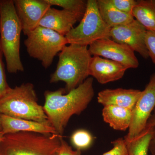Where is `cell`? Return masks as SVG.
I'll return each mask as SVG.
<instances>
[{
  "label": "cell",
  "instance_id": "6da1fadb",
  "mask_svg": "<svg viewBox=\"0 0 155 155\" xmlns=\"http://www.w3.org/2000/svg\"><path fill=\"white\" fill-rule=\"evenodd\" d=\"M65 89L46 91L43 106L51 125L58 135L62 136L69 119L86 109L93 98V78H88L76 88L64 94Z\"/></svg>",
  "mask_w": 155,
  "mask_h": 155
},
{
  "label": "cell",
  "instance_id": "7a4b0ae2",
  "mask_svg": "<svg viewBox=\"0 0 155 155\" xmlns=\"http://www.w3.org/2000/svg\"><path fill=\"white\" fill-rule=\"evenodd\" d=\"M57 68L51 75V83L63 81L69 92L83 83L89 75L92 55L87 46L69 44L59 54Z\"/></svg>",
  "mask_w": 155,
  "mask_h": 155
},
{
  "label": "cell",
  "instance_id": "3957f363",
  "mask_svg": "<svg viewBox=\"0 0 155 155\" xmlns=\"http://www.w3.org/2000/svg\"><path fill=\"white\" fill-rule=\"evenodd\" d=\"M0 48L5 59L8 72H23L20 55V38L22 31L14 1L0 0Z\"/></svg>",
  "mask_w": 155,
  "mask_h": 155
},
{
  "label": "cell",
  "instance_id": "277c9868",
  "mask_svg": "<svg viewBox=\"0 0 155 155\" xmlns=\"http://www.w3.org/2000/svg\"><path fill=\"white\" fill-rule=\"evenodd\" d=\"M0 113L14 118L50 124L43 107L38 102L34 86L31 83L10 87L0 97Z\"/></svg>",
  "mask_w": 155,
  "mask_h": 155
},
{
  "label": "cell",
  "instance_id": "5b68a950",
  "mask_svg": "<svg viewBox=\"0 0 155 155\" xmlns=\"http://www.w3.org/2000/svg\"><path fill=\"white\" fill-rule=\"evenodd\" d=\"M61 137L27 132L5 134L0 155H58Z\"/></svg>",
  "mask_w": 155,
  "mask_h": 155
},
{
  "label": "cell",
  "instance_id": "8992f818",
  "mask_svg": "<svg viewBox=\"0 0 155 155\" xmlns=\"http://www.w3.org/2000/svg\"><path fill=\"white\" fill-rule=\"evenodd\" d=\"M24 41L28 54L49 68L54 58L68 44L66 36L51 29L38 26L26 35Z\"/></svg>",
  "mask_w": 155,
  "mask_h": 155
},
{
  "label": "cell",
  "instance_id": "52a82bcc",
  "mask_svg": "<svg viewBox=\"0 0 155 155\" xmlns=\"http://www.w3.org/2000/svg\"><path fill=\"white\" fill-rule=\"evenodd\" d=\"M110 30L100 15L96 0H88L80 23L65 36L68 44L87 46L97 41L110 38Z\"/></svg>",
  "mask_w": 155,
  "mask_h": 155
},
{
  "label": "cell",
  "instance_id": "ba28073f",
  "mask_svg": "<svg viewBox=\"0 0 155 155\" xmlns=\"http://www.w3.org/2000/svg\"><path fill=\"white\" fill-rule=\"evenodd\" d=\"M155 108V73L136 103L132 110V117L127 135L124 139L130 140L144 130Z\"/></svg>",
  "mask_w": 155,
  "mask_h": 155
},
{
  "label": "cell",
  "instance_id": "9c48e42d",
  "mask_svg": "<svg viewBox=\"0 0 155 155\" xmlns=\"http://www.w3.org/2000/svg\"><path fill=\"white\" fill-rule=\"evenodd\" d=\"M88 49L91 55L99 56L118 62L127 69H135L139 65L133 50L110 38L97 41L89 46Z\"/></svg>",
  "mask_w": 155,
  "mask_h": 155
},
{
  "label": "cell",
  "instance_id": "30bf717a",
  "mask_svg": "<svg viewBox=\"0 0 155 155\" xmlns=\"http://www.w3.org/2000/svg\"><path fill=\"white\" fill-rule=\"evenodd\" d=\"M147 31L143 26L134 19L130 23L111 28L110 38L127 45L147 59L149 57L145 43Z\"/></svg>",
  "mask_w": 155,
  "mask_h": 155
},
{
  "label": "cell",
  "instance_id": "8fae6325",
  "mask_svg": "<svg viewBox=\"0 0 155 155\" xmlns=\"http://www.w3.org/2000/svg\"><path fill=\"white\" fill-rule=\"evenodd\" d=\"M14 2L22 31L25 35L38 27L46 12L51 7L46 0H14Z\"/></svg>",
  "mask_w": 155,
  "mask_h": 155
},
{
  "label": "cell",
  "instance_id": "7c38bea8",
  "mask_svg": "<svg viewBox=\"0 0 155 155\" xmlns=\"http://www.w3.org/2000/svg\"><path fill=\"white\" fill-rule=\"evenodd\" d=\"M128 69L124 65L115 61L94 56L89 68V75L101 84L113 82L122 78Z\"/></svg>",
  "mask_w": 155,
  "mask_h": 155
},
{
  "label": "cell",
  "instance_id": "4fadbf2b",
  "mask_svg": "<svg viewBox=\"0 0 155 155\" xmlns=\"http://www.w3.org/2000/svg\"><path fill=\"white\" fill-rule=\"evenodd\" d=\"M82 18L73 12L51 7L42 18L39 26L51 29L66 36L74 28L75 23Z\"/></svg>",
  "mask_w": 155,
  "mask_h": 155
},
{
  "label": "cell",
  "instance_id": "5bb4252c",
  "mask_svg": "<svg viewBox=\"0 0 155 155\" xmlns=\"http://www.w3.org/2000/svg\"><path fill=\"white\" fill-rule=\"evenodd\" d=\"M142 91L132 89H107L99 92L98 102L104 106H114L133 110Z\"/></svg>",
  "mask_w": 155,
  "mask_h": 155
},
{
  "label": "cell",
  "instance_id": "9a60e30c",
  "mask_svg": "<svg viewBox=\"0 0 155 155\" xmlns=\"http://www.w3.org/2000/svg\"><path fill=\"white\" fill-rule=\"evenodd\" d=\"M2 132L4 135L19 132H34L41 134H58L49 124L18 119L1 115Z\"/></svg>",
  "mask_w": 155,
  "mask_h": 155
},
{
  "label": "cell",
  "instance_id": "2e32d148",
  "mask_svg": "<svg viewBox=\"0 0 155 155\" xmlns=\"http://www.w3.org/2000/svg\"><path fill=\"white\" fill-rule=\"evenodd\" d=\"M102 116L104 122L115 130H125L130 126L132 110L116 106H105Z\"/></svg>",
  "mask_w": 155,
  "mask_h": 155
},
{
  "label": "cell",
  "instance_id": "e0dca14e",
  "mask_svg": "<svg viewBox=\"0 0 155 155\" xmlns=\"http://www.w3.org/2000/svg\"><path fill=\"white\" fill-rule=\"evenodd\" d=\"M97 2L102 19L111 28L127 24L134 19L132 14L119 11L112 5L108 0H97Z\"/></svg>",
  "mask_w": 155,
  "mask_h": 155
},
{
  "label": "cell",
  "instance_id": "ac0fdd59",
  "mask_svg": "<svg viewBox=\"0 0 155 155\" xmlns=\"http://www.w3.org/2000/svg\"><path fill=\"white\" fill-rule=\"evenodd\" d=\"M132 14L147 31L155 32V0H139Z\"/></svg>",
  "mask_w": 155,
  "mask_h": 155
},
{
  "label": "cell",
  "instance_id": "d6986e66",
  "mask_svg": "<svg viewBox=\"0 0 155 155\" xmlns=\"http://www.w3.org/2000/svg\"><path fill=\"white\" fill-rule=\"evenodd\" d=\"M153 127L146 126L139 135L126 140L128 155H148L151 141L154 133Z\"/></svg>",
  "mask_w": 155,
  "mask_h": 155
},
{
  "label": "cell",
  "instance_id": "ffe728a7",
  "mask_svg": "<svg viewBox=\"0 0 155 155\" xmlns=\"http://www.w3.org/2000/svg\"><path fill=\"white\" fill-rule=\"evenodd\" d=\"M51 7L57 6L83 17L87 7V1L83 0H46Z\"/></svg>",
  "mask_w": 155,
  "mask_h": 155
},
{
  "label": "cell",
  "instance_id": "44dd1931",
  "mask_svg": "<svg viewBox=\"0 0 155 155\" xmlns=\"http://www.w3.org/2000/svg\"><path fill=\"white\" fill-rule=\"evenodd\" d=\"M93 140L91 134L84 129L76 130L71 137L72 144L78 150L87 148L91 144Z\"/></svg>",
  "mask_w": 155,
  "mask_h": 155
},
{
  "label": "cell",
  "instance_id": "7402d4cb",
  "mask_svg": "<svg viewBox=\"0 0 155 155\" xmlns=\"http://www.w3.org/2000/svg\"><path fill=\"white\" fill-rule=\"evenodd\" d=\"M109 2L119 11L126 14H132L137 4L135 0H108Z\"/></svg>",
  "mask_w": 155,
  "mask_h": 155
},
{
  "label": "cell",
  "instance_id": "603a6c76",
  "mask_svg": "<svg viewBox=\"0 0 155 155\" xmlns=\"http://www.w3.org/2000/svg\"><path fill=\"white\" fill-rule=\"evenodd\" d=\"M112 149L102 155H128L127 145L125 139L120 138L112 142Z\"/></svg>",
  "mask_w": 155,
  "mask_h": 155
},
{
  "label": "cell",
  "instance_id": "cb8c5ba5",
  "mask_svg": "<svg viewBox=\"0 0 155 155\" xmlns=\"http://www.w3.org/2000/svg\"><path fill=\"white\" fill-rule=\"evenodd\" d=\"M146 45L149 57L155 64V32L147 31L145 38Z\"/></svg>",
  "mask_w": 155,
  "mask_h": 155
},
{
  "label": "cell",
  "instance_id": "d4e9b609",
  "mask_svg": "<svg viewBox=\"0 0 155 155\" xmlns=\"http://www.w3.org/2000/svg\"><path fill=\"white\" fill-rule=\"evenodd\" d=\"M3 55L2 50L0 48V97L10 88L6 79L5 67L2 60Z\"/></svg>",
  "mask_w": 155,
  "mask_h": 155
},
{
  "label": "cell",
  "instance_id": "484cf974",
  "mask_svg": "<svg viewBox=\"0 0 155 155\" xmlns=\"http://www.w3.org/2000/svg\"><path fill=\"white\" fill-rule=\"evenodd\" d=\"M58 155H81L80 150H73L63 137L61 138V144L58 150Z\"/></svg>",
  "mask_w": 155,
  "mask_h": 155
},
{
  "label": "cell",
  "instance_id": "4316f807",
  "mask_svg": "<svg viewBox=\"0 0 155 155\" xmlns=\"http://www.w3.org/2000/svg\"><path fill=\"white\" fill-rule=\"evenodd\" d=\"M146 126L153 127L154 128V133L152 139L151 141L149 149L150 150L152 155H155V108L153 111V114H151L148 121Z\"/></svg>",
  "mask_w": 155,
  "mask_h": 155
},
{
  "label": "cell",
  "instance_id": "83f0119b",
  "mask_svg": "<svg viewBox=\"0 0 155 155\" xmlns=\"http://www.w3.org/2000/svg\"><path fill=\"white\" fill-rule=\"evenodd\" d=\"M4 135V134H3L2 133V131L0 132V144H1V142H2V140Z\"/></svg>",
  "mask_w": 155,
  "mask_h": 155
},
{
  "label": "cell",
  "instance_id": "f1b7e54d",
  "mask_svg": "<svg viewBox=\"0 0 155 155\" xmlns=\"http://www.w3.org/2000/svg\"><path fill=\"white\" fill-rule=\"evenodd\" d=\"M1 115H2V114L0 113V132H1L2 131V121H1Z\"/></svg>",
  "mask_w": 155,
  "mask_h": 155
},
{
  "label": "cell",
  "instance_id": "f546056e",
  "mask_svg": "<svg viewBox=\"0 0 155 155\" xmlns=\"http://www.w3.org/2000/svg\"><path fill=\"white\" fill-rule=\"evenodd\" d=\"M0 24H1V14H0Z\"/></svg>",
  "mask_w": 155,
  "mask_h": 155
}]
</instances>
